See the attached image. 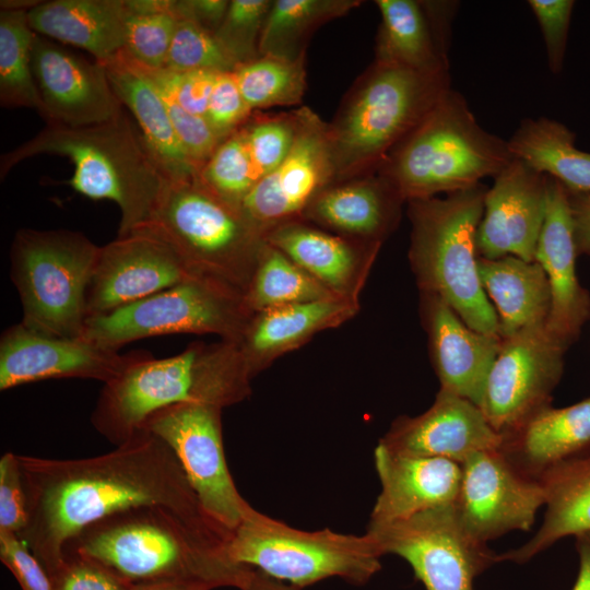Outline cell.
<instances>
[{"mask_svg":"<svg viewBox=\"0 0 590 590\" xmlns=\"http://www.w3.org/2000/svg\"><path fill=\"white\" fill-rule=\"evenodd\" d=\"M17 457L27 503V523L19 535L49 576L60 568L72 538L125 509L163 506L223 530L202 510L173 450L144 429L91 458Z\"/></svg>","mask_w":590,"mask_h":590,"instance_id":"obj_1","label":"cell"},{"mask_svg":"<svg viewBox=\"0 0 590 590\" xmlns=\"http://www.w3.org/2000/svg\"><path fill=\"white\" fill-rule=\"evenodd\" d=\"M231 535L163 506H141L87 526L66 544L63 556L94 559L132 586L182 581L240 590L251 568L229 558Z\"/></svg>","mask_w":590,"mask_h":590,"instance_id":"obj_2","label":"cell"},{"mask_svg":"<svg viewBox=\"0 0 590 590\" xmlns=\"http://www.w3.org/2000/svg\"><path fill=\"white\" fill-rule=\"evenodd\" d=\"M50 154L68 157L73 176L64 181L92 200H110L121 213L118 236L146 226L170 181L138 128L123 111L91 126L47 125L0 158V177L26 158Z\"/></svg>","mask_w":590,"mask_h":590,"instance_id":"obj_3","label":"cell"},{"mask_svg":"<svg viewBox=\"0 0 590 590\" xmlns=\"http://www.w3.org/2000/svg\"><path fill=\"white\" fill-rule=\"evenodd\" d=\"M251 380L236 343L192 342L170 357L151 354L105 384L91 422L117 446L166 406L194 402L224 409L238 403L250 394Z\"/></svg>","mask_w":590,"mask_h":590,"instance_id":"obj_4","label":"cell"},{"mask_svg":"<svg viewBox=\"0 0 590 590\" xmlns=\"http://www.w3.org/2000/svg\"><path fill=\"white\" fill-rule=\"evenodd\" d=\"M450 88L449 68L417 70L374 61L328 123L335 181L377 173Z\"/></svg>","mask_w":590,"mask_h":590,"instance_id":"obj_5","label":"cell"},{"mask_svg":"<svg viewBox=\"0 0 590 590\" xmlns=\"http://www.w3.org/2000/svg\"><path fill=\"white\" fill-rule=\"evenodd\" d=\"M487 187L406 202L409 259L422 294L444 299L471 329L500 337L497 314L481 283L476 234Z\"/></svg>","mask_w":590,"mask_h":590,"instance_id":"obj_6","label":"cell"},{"mask_svg":"<svg viewBox=\"0 0 590 590\" xmlns=\"http://www.w3.org/2000/svg\"><path fill=\"white\" fill-rule=\"evenodd\" d=\"M512 160L507 140L486 131L465 97L450 88L377 173L406 203L477 186Z\"/></svg>","mask_w":590,"mask_h":590,"instance_id":"obj_7","label":"cell"},{"mask_svg":"<svg viewBox=\"0 0 590 590\" xmlns=\"http://www.w3.org/2000/svg\"><path fill=\"white\" fill-rule=\"evenodd\" d=\"M139 231L163 238L196 275L243 296L267 244L240 209L221 199L198 176L170 180L151 222Z\"/></svg>","mask_w":590,"mask_h":590,"instance_id":"obj_8","label":"cell"},{"mask_svg":"<svg viewBox=\"0 0 590 590\" xmlns=\"http://www.w3.org/2000/svg\"><path fill=\"white\" fill-rule=\"evenodd\" d=\"M229 558L275 580L303 589L328 578L363 586L384 556L369 533L304 531L250 508L227 543Z\"/></svg>","mask_w":590,"mask_h":590,"instance_id":"obj_9","label":"cell"},{"mask_svg":"<svg viewBox=\"0 0 590 590\" xmlns=\"http://www.w3.org/2000/svg\"><path fill=\"white\" fill-rule=\"evenodd\" d=\"M98 252L80 232L17 231L10 271L21 300V323L44 334L82 338L86 290Z\"/></svg>","mask_w":590,"mask_h":590,"instance_id":"obj_10","label":"cell"},{"mask_svg":"<svg viewBox=\"0 0 590 590\" xmlns=\"http://www.w3.org/2000/svg\"><path fill=\"white\" fill-rule=\"evenodd\" d=\"M251 314L244 296L194 276L109 314L86 319L83 338L118 351L132 341L174 333L216 334L236 343Z\"/></svg>","mask_w":590,"mask_h":590,"instance_id":"obj_11","label":"cell"},{"mask_svg":"<svg viewBox=\"0 0 590 590\" xmlns=\"http://www.w3.org/2000/svg\"><path fill=\"white\" fill-rule=\"evenodd\" d=\"M222 410L205 403H178L151 414L140 429L167 444L204 514L232 533L251 506L237 491L227 467Z\"/></svg>","mask_w":590,"mask_h":590,"instance_id":"obj_12","label":"cell"},{"mask_svg":"<svg viewBox=\"0 0 590 590\" xmlns=\"http://www.w3.org/2000/svg\"><path fill=\"white\" fill-rule=\"evenodd\" d=\"M384 555L409 563L426 590H474V579L499 555L461 527L453 504L389 524L368 527Z\"/></svg>","mask_w":590,"mask_h":590,"instance_id":"obj_13","label":"cell"},{"mask_svg":"<svg viewBox=\"0 0 590 590\" xmlns=\"http://www.w3.org/2000/svg\"><path fill=\"white\" fill-rule=\"evenodd\" d=\"M567 349L546 328L532 324L503 338L489 370L480 409L504 435L551 405Z\"/></svg>","mask_w":590,"mask_h":590,"instance_id":"obj_14","label":"cell"},{"mask_svg":"<svg viewBox=\"0 0 590 590\" xmlns=\"http://www.w3.org/2000/svg\"><path fill=\"white\" fill-rule=\"evenodd\" d=\"M461 471L453 508L462 529L480 543L514 530L528 531L545 505L540 481L520 473L499 449L471 455Z\"/></svg>","mask_w":590,"mask_h":590,"instance_id":"obj_15","label":"cell"},{"mask_svg":"<svg viewBox=\"0 0 590 590\" xmlns=\"http://www.w3.org/2000/svg\"><path fill=\"white\" fill-rule=\"evenodd\" d=\"M198 276L149 231L118 236L99 252L87 285L86 319L109 314Z\"/></svg>","mask_w":590,"mask_h":590,"instance_id":"obj_16","label":"cell"},{"mask_svg":"<svg viewBox=\"0 0 590 590\" xmlns=\"http://www.w3.org/2000/svg\"><path fill=\"white\" fill-rule=\"evenodd\" d=\"M149 355L144 350L120 354L83 337L44 334L20 322L1 334L0 390L55 378L94 379L105 385Z\"/></svg>","mask_w":590,"mask_h":590,"instance_id":"obj_17","label":"cell"},{"mask_svg":"<svg viewBox=\"0 0 590 590\" xmlns=\"http://www.w3.org/2000/svg\"><path fill=\"white\" fill-rule=\"evenodd\" d=\"M333 181L328 123L306 107L291 151L256 184L240 210L266 237L282 224L302 220L311 201Z\"/></svg>","mask_w":590,"mask_h":590,"instance_id":"obj_18","label":"cell"},{"mask_svg":"<svg viewBox=\"0 0 590 590\" xmlns=\"http://www.w3.org/2000/svg\"><path fill=\"white\" fill-rule=\"evenodd\" d=\"M34 79L47 125L83 127L106 122L123 113L104 66L64 45L35 35L32 51Z\"/></svg>","mask_w":590,"mask_h":590,"instance_id":"obj_19","label":"cell"},{"mask_svg":"<svg viewBox=\"0 0 590 590\" xmlns=\"http://www.w3.org/2000/svg\"><path fill=\"white\" fill-rule=\"evenodd\" d=\"M493 179L477 228V256L533 262L545 216L547 176L514 158Z\"/></svg>","mask_w":590,"mask_h":590,"instance_id":"obj_20","label":"cell"},{"mask_svg":"<svg viewBox=\"0 0 590 590\" xmlns=\"http://www.w3.org/2000/svg\"><path fill=\"white\" fill-rule=\"evenodd\" d=\"M379 442L397 453L461 464L475 452L498 449L502 436L477 405L439 390L429 409L417 416L398 417Z\"/></svg>","mask_w":590,"mask_h":590,"instance_id":"obj_21","label":"cell"},{"mask_svg":"<svg viewBox=\"0 0 590 590\" xmlns=\"http://www.w3.org/2000/svg\"><path fill=\"white\" fill-rule=\"evenodd\" d=\"M577 255L567 190L547 176L545 216L534 261L544 270L550 285L546 328L566 346L578 337L590 314L589 294L576 273Z\"/></svg>","mask_w":590,"mask_h":590,"instance_id":"obj_22","label":"cell"},{"mask_svg":"<svg viewBox=\"0 0 590 590\" xmlns=\"http://www.w3.org/2000/svg\"><path fill=\"white\" fill-rule=\"evenodd\" d=\"M374 461L381 489L368 527L405 520L457 500L462 476L458 462L397 453L380 442L375 448Z\"/></svg>","mask_w":590,"mask_h":590,"instance_id":"obj_23","label":"cell"},{"mask_svg":"<svg viewBox=\"0 0 590 590\" xmlns=\"http://www.w3.org/2000/svg\"><path fill=\"white\" fill-rule=\"evenodd\" d=\"M266 240L335 296L358 302L382 243L345 237L307 221L282 224Z\"/></svg>","mask_w":590,"mask_h":590,"instance_id":"obj_24","label":"cell"},{"mask_svg":"<svg viewBox=\"0 0 590 590\" xmlns=\"http://www.w3.org/2000/svg\"><path fill=\"white\" fill-rule=\"evenodd\" d=\"M423 319L440 390L480 408L502 338L480 333L440 297L422 294Z\"/></svg>","mask_w":590,"mask_h":590,"instance_id":"obj_25","label":"cell"},{"mask_svg":"<svg viewBox=\"0 0 590 590\" xmlns=\"http://www.w3.org/2000/svg\"><path fill=\"white\" fill-rule=\"evenodd\" d=\"M381 22L374 61L417 70L449 68L448 49L458 2L377 0Z\"/></svg>","mask_w":590,"mask_h":590,"instance_id":"obj_26","label":"cell"},{"mask_svg":"<svg viewBox=\"0 0 590 590\" xmlns=\"http://www.w3.org/2000/svg\"><path fill=\"white\" fill-rule=\"evenodd\" d=\"M405 201L379 173L327 186L303 214L320 228L350 238L382 243L398 226Z\"/></svg>","mask_w":590,"mask_h":590,"instance_id":"obj_27","label":"cell"},{"mask_svg":"<svg viewBox=\"0 0 590 590\" xmlns=\"http://www.w3.org/2000/svg\"><path fill=\"white\" fill-rule=\"evenodd\" d=\"M358 309V302L333 297L262 310L250 316L236 345L253 378L317 333L346 322Z\"/></svg>","mask_w":590,"mask_h":590,"instance_id":"obj_28","label":"cell"},{"mask_svg":"<svg viewBox=\"0 0 590 590\" xmlns=\"http://www.w3.org/2000/svg\"><path fill=\"white\" fill-rule=\"evenodd\" d=\"M500 452L523 475L539 480L558 462L590 449V398L548 405L500 435Z\"/></svg>","mask_w":590,"mask_h":590,"instance_id":"obj_29","label":"cell"},{"mask_svg":"<svg viewBox=\"0 0 590 590\" xmlns=\"http://www.w3.org/2000/svg\"><path fill=\"white\" fill-rule=\"evenodd\" d=\"M101 63L116 96L132 114L145 144L166 176L170 180L197 177L199 169L179 142L162 95L139 64L125 50Z\"/></svg>","mask_w":590,"mask_h":590,"instance_id":"obj_30","label":"cell"},{"mask_svg":"<svg viewBox=\"0 0 590 590\" xmlns=\"http://www.w3.org/2000/svg\"><path fill=\"white\" fill-rule=\"evenodd\" d=\"M127 15L125 0L42 1L27 12L36 34L86 50L98 62L123 50Z\"/></svg>","mask_w":590,"mask_h":590,"instance_id":"obj_31","label":"cell"},{"mask_svg":"<svg viewBox=\"0 0 590 590\" xmlns=\"http://www.w3.org/2000/svg\"><path fill=\"white\" fill-rule=\"evenodd\" d=\"M545 515L523 545L499 555V562L524 564L565 536L590 532V449L547 469L540 477Z\"/></svg>","mask_w":590,"mask_h":590,"instance_id":"obj_32","label":"cell"},{"mask_svg":"<svg viewBox=\"0 0 590 590\" xmlns=\"http://www.w3.org/2000/svg\"><path fill=\"white\" fill-rule=\"evenodd\" d=\"M484 292L494 305L502 339L521 329L546 322L550 285L542 267L514 256L477 259Z\"/></svg>","mask_w":590,"mask_h":590,"instance_id":"obj_33","label":"cell"},{"mask_svg":"<svg viewBox=\"0 0 590 590\" xmlns=\"http://www.w3.org/2000/svg\"><path fill=\"white\" fill-rule=\"evenodd\" d=\"M514 158L560 182L568 191L590 192V153L576 134L548 117L524 118L507 140Z\"/></svg>","mask_w":590,"mask_h":590,"instance_id":"obj_34","label":"cell"},{"mask_svg":"<svg viewBox=\"0 0 590 590\" xmlns=\"http://www.w3.org/2000/svg\"><path fill=\"white\" fill-rule=\"evenodd\" d=\"M362 3L359 0L272 1L259 42V56L305 59L308 43L319 27Z\"/></svg>","mask_w":590,"mask_h":590,"instance_id":"obj_35","label":"cell"},{"mask_svg":"<svg viewBox=\"0 0 590 590\" xmlns=\"http://www.w3.org/2000/svg\"><path fill=\"white\" fill-rule=\"evenodd\" d=\"M333 297L338 296L267 241L244 295V305L252 315L275 307Z\"/></svg>","mask_w":590,"mask_h":590,"instance_id":"obj_36","label":"cell"},{"mask_svg":"<svg viewBox=\"0 0 590 590\" xmlns=\"http://www.w3.org/2000/svg\"><path fill=\"white\" fill-rule=\"evenodd\" d=\"M26 10L0 11V103L5 108H28L43 118V102L34 79L32 51L36 33Z\"/></svg>","mask_w":590,"mask_h":590,"instance_id":"obj_37","label":"cell"},{"mask_svg":"<svg viewBox=\"0 0 590 590\" xmlns=\"http://www.w3.org/2000/svg\"><path fill=\"white\" fill-rule=\"evenodd\" d=\"M233 76L252 111L298 105L306 91L305 59L259 56L238 66Z\"/></svg>","mask_w":590,"mask_h":590,"instance_id":"obj_38","label":"cell"},{"mask_svg":"<svg viewBox=\"0 0 590 590\" xmlns=\"http://www.w3.org/2000/svg\"><path fill=\"white\" fill-rule=\"evenodd\" d=\"M198 177L221 199L240 209L260 176L239 129L220 143Z\"/></svg>","mask_w":590,"mask_h":590,"instance_id":"obj_39","label":"cell"},{"mask_svg":"<svg viewBox=\"0 0 590 590\" xmlns=\"http://www.w3.org/2000/svg\"><path fill=\"white\" fill-rule=\"evenodd\" d=\"M306 106L279 114L253 111L239 128L260 179L288 154L300 128Z\"/></svg>","mask_w":590,"mask_h":590,"instance_id":"obj_40","label":"cell"},{"mask_svg":"<svg viewBox=\"0 0 590 590\" xmlns=\"http://www.w3.org/2000/svg\"><path fill=\"white\" fill-rule=\"evenodd\" d=\"M237 67L214 33L190 19H178L163 68L174 71L233 72Z\"/></svg>","mask_w":590,"mask_h":590,"instance_id":"obj_41","label":"cell"},{"mask_svg":"<svg viewBox=\"0 0 590 590\" xmlns=\"http://www.w3.org/2000/svg\"><path fill=\"white\" fill-rule=\"evenodd\" d=\"M271 0H231L215 38L238 64L259 57V42Z\"/></svg>","mask_w":590,"mask_h":590,"instance_id":"obj_42","label":"cell"},{"mask_svg":"<svg viewBox=\"0 0 590 590\" xmlns=\"http://www.w3.org/2000/svg\"><path fill=\"white\" fill-rule=\"evenodd\" d=\"M127 13L123 50L142 66L163 68L178 19L172 11Z\"/></svg>","mask_w":590,"mask_h":590,"instance_id":"obj_43","label":"cell"},{"mask_svg":"<svg viewBox=\"0 0 590 590\" xmlns=\"http://www.w3.org/2000/svg\"><path fill=\"white\" fill-rule=\"evenodd\" d=\"M138 64L160 93L173 98L188 113L205 118L213 86L217 75L222 72L212 70L174 71Z\"/></svg>","mask_w":590,"mask_h":590,"instance_id":"obj_44","label":"cell"},{"mask_svg":"<svg viewBox=\"0 0 590 590\" xmlns=\"http://www.w3.org/2000/svg\"><path fill=\"white\" fill-rule=\"evenodd\" d=\"M542 32L548 69L560 73L564 64L573 9V0H529Z\"/></svg>","mask_w":590,"mask_h":590,"instance_id":"obj_45","label":"cell"},{"mask_svg":"<svg viewBox=\"0 0 590 590\" xmlns=\"http://www.w3.org/2000/svg\"><path fill=\"white\" fill-rule=\"evenodd\" d=\"M160 94L184 151L200 172L224 139L204 117L188 113L169 96Z\"/></svg>","mask_w":590,"mask_h":590,"instance_id":"obj_46","label":"cell"},{"mask_svg":"<svg viewBox=\"0 0 590 590\" xmlns=\"http://www.w3.org/2000/svg\"><path fill=\"white\" fill-rule=\"evenodd\" d=\"M245 102L233 72L217 75L205 114V119L223 139L239 129L252 115Z\"/></svg>","mask_w":590,"mask_h":590,"instance_id":"obj_47","label":"cell"},{"mask_svg":"<svg viewBox=\"0 0 590 590\" xmlns=\"http://www.w3.org/2000/svg\"><path fill=\"white\" fill-rule=\"evenodd\" d=\"M60 568L50 576L54 590H130L126 582L98 562L67 554Z\"/></svg>","mask_w":590,"mask_h":590,"instance_id":"obj_48","label":"cell"},{"mask_svg":"<svg viewBox=\"0 0 590 590\" xmlns=\"http://www.w3.org/2000/svg\"><path fill=\"white\" fill-rule=\"evenodd\" d=\"M27 523V503L17 455L0 459V530L20 534Z\"/></svg>","mask_w":590,"mask_h":590,"instance_id":"obj_49","label":"cell"},{"mask_svg":"<svg viewBox=\"0 0 590 590\" xmlns=\"http://www.w3.org/2000/svg\"><path fill=\"white\" fill-rule=\"evenodd\" d=\"M0 559L22 590H54L49 574L19 534L0 530Z\"/></svg>","mask_w":590,"mask_h":590,"instance_id":"obj_50","label":"cell"},{"mask_svg":"<svg viewBox=\"0 0 590 590\" xmlns=\"http://www.w3.org/2000/svg\"><path fill=\"white\" fill-rule=\"evenodd\" d=\"M231 0H175L177 19H190L215 33L222 24Z\"/></svg>","mask_w":590,"mask_h":590,"instance_id":"obj_51","label":"cell"},{"mask_svg":"<svg viewBox=\"0 0 590 590\" xmlns=\"http://www.w3.org/2000/svg\"><path fill=\"white\" fill-rule=\"evenodd\" d=\"M567 190V189H566ZM578 253L590 255V192L568 191Z\"/></svg>","mask_w":590,"mask_h":590,"instance_id":"obj_52","label":"cell"},{"mask_svg":"<svg viewBox=\"0 0 590 590\" xmlns=\"http://www.w3.org/2000/svg\"><path fill=\"white\" fill-rule=\"evenodd\" d=\"M579 557V569L571 590H590V532L575 536Z\"/></svg>","mask_w":590,"mask_h":590,"instance_id":"obj_53","label":"cell"},{"mask_svg":"<svg viewBox=\"0 0 590 590\" xmlns=\"http://www.w3.org/2000/svg\"><path fill=\"white\" fill-rule=\"evenodd\" d=\"M240 590H302L252 569Z\"/></svg>","mask_w":590,"mask_h":590,"instance_id":"obj_54","label":"cell"},{"mask_svg":"<svg viewBox=\"0 0 590 590\" xmlns=\"http://www.w3.org/2000/svg\"><path fill=\"white\" fill-rule=\"evenodd\" d=\"M130 590H212L209 586L197 582H155L135 585Z\"/></svg>","mask_w":590,"mask_h":590,"instance_id":"obj_55","label":"cell"}]
</instances>
